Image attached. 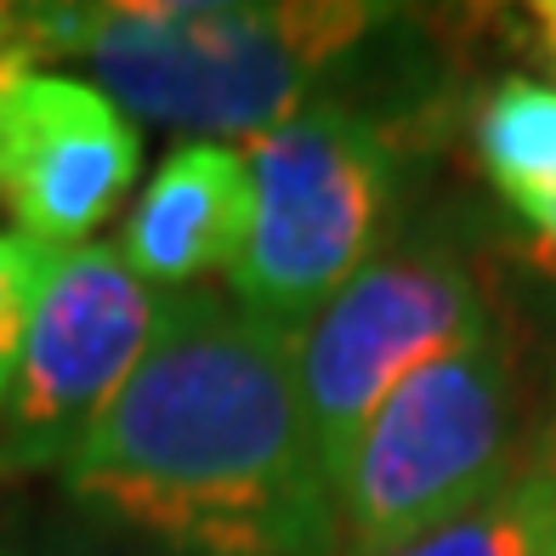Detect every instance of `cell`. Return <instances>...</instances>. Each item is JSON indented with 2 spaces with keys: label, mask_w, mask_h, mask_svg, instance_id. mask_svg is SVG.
Returning a JSON list of instances; mask_svg holds the SVG:
<instances>
[{
  "label": "cell",
  "mask_w": 556,
  "mask_h": 556,
  "mask_svg": "<svg viewBox=\"0 0 556 556\" xmlns=\"http://www.w3.org/2000/svg\"><path fill=\"white\" fill-rule=\"evenodd\" d=\"M80 511L176 556H341L295 336L176 290L131 381L63 460Z\"/></svg>",
  "instance_id": "1"
},
{
  "label": "cell",
  "mask_w": 556,
  "mask_h": 556,
  "mask_svg": "<svg viewBox=\"0 0 556 556\" xmlns=\"http://www.w3.org/2000/svg\"><path fill=\"white\" fill-rule=\"evenodd\" d=\"M381 12L358 0H109L40 7L46 58L91 63V86L199 142L262 137L301 114Z\"/></svg>",
  "instance_id": "2"
},
{
  "label": "cell",
  "mask_w": 556,
  "mask_h": 556,
  "mask_svg": "<svg viewBox=\"0 0 556 556\" xmlns=\"http://www.w3.org/2000/svg\"><path fill=\"white\" fill-rule=\"evenodd\" d=\"M517 369L489 330L415 369L369 415L336 483L341 556H387L466 511L517 466Z\"/></svg>",
  "instance_id": "3"
},
{
  "label": "cell",
  "mask_w": 556,
  "mask_h": 556,
  "mask_svg": "<svg viewBox=\"0 0 556 556\" xmlns=\"http://www.w3.org/2000/svg\"><path fill=\"white\" fill-rule=\"evenodd\" d=\"M250 233L227 267L239 307L301 330L375 256L397 193V154L381 125L346 109H301L250 137Z\"/></svg>",
  "instance_id": "4"
},
{
  "label": "cell",
  "mask_w": 556,
  "mask_h": 556,
  "mask_svg": "<svg viewBox=\"0 0 556 556\" xmlns=\"http://www.w3.org/2000/svg\"><path fill=\"white\" fill-rule=\"evenodd\" d=\"M489 324L494 318L483 290H477V273L443 244L375 256L301 324L295 375H301V403H307L313 448L324 477H330V494L369 415L415 369L466 346Z\"/></svg>",
  "instance_id": "5"
},
{
  "label": "cell",
  "mask_w": 556,
  "mask_h": 556,
  "mask_svg": "<svg viewBox=\"0 0 556 556\" xmlns=\"http://www.w3.org/2000/svg\"><path fill=\"white\" fill-rule=\"evenodd\" d=\"M165 295H154L109 244L46 250L35 318L7 392L12 460L63 466L91 420L131 381L160 330Z\"/></svg>",
  "instance_id": "6"
},
{
  "label": "cell",
  "mask_w": 556,
  "mask_h": 556,
  "mask_svg": "<svg viewBox=\"0 0 556 556\" xmlns=\"http://www.w3.org/2000/svg\"><path fill=\"white\" fill-rule=\"evenodd\" d=\"M142 165V131L91 80L23 74L0 91V199L23 239L74 250L97 233Z\"/></svg>",
  "instance_id": "7"
},
{
  "label": "cell",
  "mask_w": 556,
  "mask_h": 556,
  "mask_svg": "<svg viewBox=\"0 0 556 556\" xmlns=\"http://www.w3.org/2000/svg\"><path fill=\"white\" fill-rule=\"evenodd\" d=\"M250 233V165L227 142L170 148L154 182L125 222L119 256L142 285L182 290L205 273H227Z\"/></svg>",
  "instance_id": "8"
},
{
  "label": "cell",
  "mask_w": 556,
  "mask_h": 556,
  "mask_svg": "<svg viewBox=\"0 0 556 556\" xmlns=\"http://www.w3.org/2000/svg\"><path fill=\"white\" fill-rule=\"evenodd\" d=\"M387 556H556V403L489 494Z\"/></svg>",
  "instance_id": "9"
},
{
  "label": "cell",
  "mask_w": 556,
  "mask_h": 556,
  "mask_svg": "<svg viewBox=\"0 0 556 556\" xmlns=\"http://www.w3.org/2000/svg\"><path fill=\"white\" fill-rule=\"evenodd\" d=\"M477 160L528 239H556V86L511 74L477 114Z\"/></svg>",
  "instance_id": "10"
},
{
  "label": "cell",
  "mask_w": 556,
  "mask_h": 556,
  "mask_svg": "<svg viewBox=\"0 0 556 556\" xmlns=\"http://www.w3.org/2000/svg\"><path fill=\"white\" fill-rule=\"evenodd\" d=\"M40 273H46V244L23 239V233H0V403H7L17 358H23V336H29V318H35Z\"/></svg>",
  "instance_id": "11"
},
{
  "label": "cell",
  "mask_w": 556,
  "mask_h": 556,
  "mask_svg": "<svg viewBox=\"0 0 556 556\" xmlns=\"http://www.w3.org/2000/svg\"><path fill=\"white\" fill-rule=\"evenodd\" d=\"M7 556H176L154 540L131 534V528H119L109 517H74V522H46L35 528L29 540H17Z\"/></svg>",
  "instance_id": "12"
},
{
  "label": "cell",
  "mask_w": 556,
  "mask_h": 556,
  "mask_svg": "<svg viewBox=\"0 0 556 556\" xmlns=\"http://www.w3.org/2000/svg\"><path fill=\"white\" fill-rule=\"evenodd\" d=\"M522 29H528V46L540 52V63L556 68V0H534L522 12Z\"/></svg>",
  "instance_id": "13"
},
{
  "label": "cell",
  "mask_w": 556,
  "mask_h": 556,
  "mask_svg": "<svg viewBox=\"0 0 556 556\" xmlns=\"http://www.w3.org/2000/svg\"><path fill=\"white\" fill-rule=\"evenodd\" d=\"M528 262L556 278V239H528Z\"/></svg>",
  "instance_id": "14"
}]
</instances>
